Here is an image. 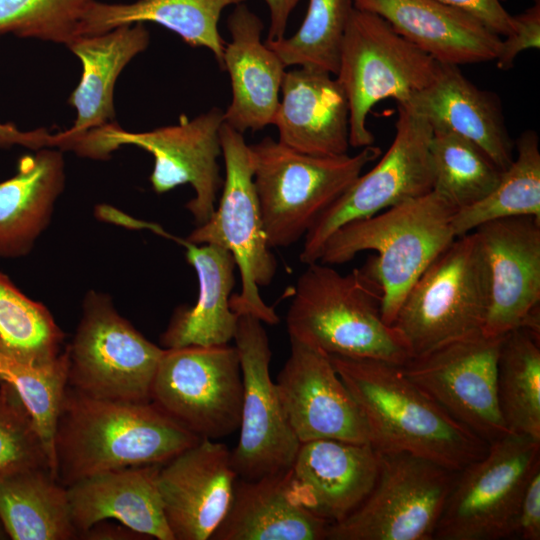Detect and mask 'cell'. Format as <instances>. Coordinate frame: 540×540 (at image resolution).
Returning a JSON list of instances; mask_svg holds the SVG:
<instances>
[{
  "instance_id": "cell-1",
  "label": "cell",
  "mask_w": 540,
  "mask_h": 540,
  "mask_svg": "<svg viewBox=\"0 0 540 540\" xmlns=\"http://www.w3.org/2000/svg\"><path fill=\"white\" fill-rule=\"evenodd\" d=\"M199 439L150 402L100 399L67 385L54 436L65 487L93 474L164 464Z\"/></svg>"
},
{
  "instance_id": "cell-2",
  "label": "cell",
  "mask_w": 540,
  "mask_h": 540,
  "mask_svg": "<svg viewBox=\"0 0 540 540\" xmlns=\"http://www.w3.org/2000/svg\"><path fill=\"white\" fill-rule=\"evenodd\" d=\"M341 380L368 425L380 452H405L459 472L481 458L489 444L451 417L414 384L401 365L331 355Z\"/></svg>"
},
{
  "instance_id": "cell-3",
  "label": "cell",
  "mask_w": 540,
  "mask_h": 540,
  "mask_svg": "<svg viewBox=\"0 0 540 540\" xmlns=\"http://www.w3.org/2000/svg\"><path fill=\"white\" fill-rule=\"evenodd\" d=\"M456 212L432 190L339 227L324 244L318 261L341 265L360 252L375 251L359 269L379 288L383 320L392 326L412 285L456 238Z\"/></svg>"
},
{
  "instance_id": "cell-4",
  "label": "cell",
  "mask_w": 540,
  "mask_h": 540,
  "mask_svg": "<svg viewBox=\"0 0 540 540\" xmlns=\"http://www.w3.org/2000/svg\"><path fill=\"white\" fill-rule=\"evenodd\" d=\"M377 285L360 269L346 275L319 261L299 276L286 315L290 339L328 356L373 358L403 365L409 346L381 313Z\"/></svg>"
},
{
  "instance_id": "cell-5",
  "label": "cell",
  "mask_w": 540,
  "mask_h": 540,
  "mask_svg": "<svg viewBox=\"0 0 540 540\" xmlns=\"http://www.w3.org/2000/svg\"><path fill=\"white\" fill-rule=\"evenodd\" d=\"M261 216L271 248L305 237L321 214L381 155L377 146L357 154L312 156L272 137L249 145Z\"/></svg>"
},
{
  "instance_id": "cell-6",
  "label": "cell",
  "mask_w": 540,
  "mask_h": 540,
  "mask_svg": "<svg viewBox=\"0 0 540 540\" xmlns=\"http://www.w3.org/2000/svg\"><path fill=\"white\" fill-rule=\"evenodd\" d=\"M490 303L486 258L474 231L458 236L406 294L394 326L412 356L482 331Z\"/></svg>"
},
{
  "instance_id": "cell-7",
  "label": "cell",
  "mask_w": 540,
  "mask_h": 540,
  "mask_svg": "<svg viewBox=\"0 0 540 540\" xmlns=\"http://www.w3.org/2000/svg\"><path fill=\"white\" fill-rule=\"evenodd\" d=\"M220 144L225 178L219 204L210 218L185 240L227 249L241 278V291L230 297L231 309L238 316L251 315L262 323L275 325L279 316L263 301L259 287L272 282L278 264L263 225L249 145L243 134L226 122L220 127Z\"/></svg>"
},
{
  "instance_id": "cell-8",
  "label": "cell",
  "mask_w": 540,
  "mask_h": 540,
  "mask_svg": "<svg viewBox=\"0 0 540 540\" xmlns=\"http://www.w3.org/2000/svg\"><path fill=\"white\" fill-rule=\"evenodd\" d=\"M437 62L383 18L353 8L344 32L336 79L349 106V144L373 145L367 117L378 102L405 104L434 77Z\"/></svg>"
},
{
  "instance_id": "cell-9",
  "label": "cell",
  "mask_w": 540,
  "mask_h": 540,
  "mask_svg": "<svg viewBox=\"0 0 540 540\" xmlns=\"http://www.w3.org/2000/svg\"><path fill=\"white\" fill-rule=\"evenodd\" d=\"M224 112L213 107L192 119L179 117L175 125L146 132H129L116 122L86 132L72 151L91 159H108L123 145H134L154 158L150 175L153 190L162 194L179 185L190 184L195 196L185 207L195 223H205L216 208L222 188L218 159L221 152L220 127Z\"/></svg>"
},
{
  "instance_id": "cell-10",
  "label": "cell",
  "mask_w": 540,
  "mask_h": 540,
  "mask_svg": "<svg viewBox=\"0 0 540 540\" xmlns=\"http://www.w3.org/2000/svg\"><path fill=\"white\" fill-rule=\"evenodd\" d=\"M68 353V386L91 397L150 402L165 348L144 337L120 315L108 294L91 290Z\"/></svg>"
},
{
  "instance_id": "cell-11",
  "label": "cell",
  "mask_w": 540,
  "mask_h": 540,
  "mask_svg": "<svg viewBox=\"0 0 540 540\" xmlns=\"http://www.w3.org/2000/svg\"><path fill=\"white\" fill-rule=\"evenodd\" d=\"M377 481L362 504L329 524L326 540H431L457 473L405 452H380Z\"/></svg>"
},
{
  "instance_id": "cell-12",
  "label": "cell",
  "mask_w": 540,
  "mask_h": 540,
  "mask_svg": "<svg viewBox=\"0 0 540 540\" xmlns=\"http://www.w3.org/2000/svg\"><path fill=\"white\" fill-rule=\"evenodd\" d=\"M540 465V441L509 433L457 473L439 518L437 540L511 539L526 483Z\"/></svg>"
},
{
  "instance_id": "cell-13",
  "label": "cell",
  "mask_w": 540,
  "mask_h": 540,
  "mask_svg": "<svg viewBox=\"0 0 540 540\" xmlns=\"http://www.w3.org/2000/svg\"><path fill=\"white\" fill-rule=\"evenodd\" d=\"M243 380L235 346L165 349L151 402L199 438L217 440L238 430Z\"/></svg>"
},
{
  "instance_id": "cell-14",
  "label": "cell",
  "mask_w": 540,
  "mask_h": 540,
  "mask_svg": "<svg viewBox=\"0 0 540 540\" xmlns=\"http://www.w3.org/2000/svg\"><path fill=\"white\" fill-rule=\"evenodd\" d=\"M395 136L378 163L359 177L321 214L305 235L299 259L317 262L328 238L341 226L375 215L433 190L430 124L397 104Z\"/></svg>"
},
{
  "instance_id": "cell-15",
  "label": "cell",
  "mask_w": 540,
  "mask_h": 540,
  "mask_svg": "<svg viewBox=\"0 0 540 540\" xmlns=\"http://www.w3.org/2000/svg\"><path fill=\"white\" fill-rule=\"evenodd\" d=\"M505 335L472 333L412 356L401 365L414 384L488 444L510 433L497 390L498 358Z\"/></svg>"
},
{
  "instance_id": "cell-16",
  "label": "cell",
  "mask_w": 540,
  "mask_h": 540,
  "mask_svg": "<svg viewBox=\"0 0 540 540\" xmlns=\"http://www.w3.org/2000/svg\"><path fill=\"white\" fill-rule=\"evenodd\" d=\"M233 341L241 364L243 398L232 466L239 478L249 480L285 472L300 442L270 377L272 352L266 330L259 319L240 315Z\"/></svg>"
},
{
  "instance_id": "cell-17",
  "label": "cell",
  "mask_w": 540,
  "mask_h": 540,
  "mask_svg": "<svg viewBox=\"0 0 540 540\" xmlns=\"http://www.w3.org/2000/svg\"><path fill=\"white\" fill-rule=\"evenodd\" d=\"M483 249L490 303L482 332L503 336L523 328L540 336V219L508 217L474 230Z\"/></svg>"
},
{
  "instance_id": "cell-18",
  "label": "cell",
  "mask_w": 540,
  "mask_h": 540,
  "mask_svg": "<svg viewBox=\"0 0 540 540\" xmlns=\"http://www.w3.org/2000/svg\"><path fill=\"white\" fill-rule=\"evenodd\" d=\"M290 343V355L275 384L299 442L337 439L370 443L363 413L330 357L299 341L290 339Z\"/></svg>"
},
{
  "instance_id": "cell-19",
  "label": "cell",
  "mask_w": 540,
  "mask_h": 540,
  "mask_svg": "<svg viewBox=\"0 0 540 540\" xmlns=\"http://www.w3.org/2000/svg\"><path fill=\"white\" fill-rule=\"evenodd\" d=\"M238 478L231 451L202 438L162 464L157 482L174 540H209L226 516Z\"/></svg>"
},
{
  "instance_id": "cell-20",
  "label": "cell",
  "mask_w": 540,
  "mask_h": 540,
  "mask_svg": "<svg viewBox=\"0 0 540 540\" xmlns=\"http://www.w3.org/2000/svg\"><path fill=\"white\" fill-rule=\"evenodd\" d=\"M380 467L381 453L371 443L320 439L300 443L289 470L299 502L329 525L362 504Z\"/></svg>"
},
{
  "instance_id": "cell-21",
  "label": "cell",
  "mask_w": 540,
  "mask_h": 540,
  "mask_svg": "<svg viewBox=\"0 0 540 540\" xmlns=\"http://www.w3.org/2000/svg\"><path fill=\"white\" fill-rule=\"evenodd\" d=\"M383 18L436 61L453 65L496 60L501 37L472 14L439 0H352Z\"/></svg>"
},
{
  "instance_id": "cell-22",
  "label": "cell",
  "mask_w": 540,
  "mask_h": 540,
  "mask_svg": "<svg viewBox=\"0 0 540 540\" xmlns=\"http://www.w3.org/2000/svg\"><path fill=\"white\" fill-rule=\"evenodd\" d=\"M433 130L460 135L483 149L504 171L514 158L499 97L474 85L457 65L437 62L431 82L405 104Z\"/></svg>"
},
{
  "instance_id": "cell-23",
  "label": "cell",
  "mask_w": 540,
  "mask_h": 540,
  "mask_svg": "<svg viewBox=\"0 0 540 540\" xmlns=\"http://www.w3.org/2000/svg\"><path fill=\"white\" fill-rule=\"evenodd\" d=\"M273 123L283 145L312 156L347 154L349 106L327 71L299 66L285 72Z\"/></svg>"
},
{
  "instance_id": "cell-24",
  "label": "cell",
  "mask_w": 540,
  "mask_h": 540,
  "mask_svg": "<svg viewBox=\"0 0 540 540\" xmlns=\"http://www.w3.org/2000/svg\"><path fill=\"white\" fill-rule=\"evenodd\" d=\"M161 465L110 470L67 486L78 539L97 523L113 519L146 538L174 540L158 488Z\"/></svg>"
},
{
  "instance_id": "cell-25",
  "label": "cell",
  "mask_w": 540,
  "mask_h": 540,
  "mask_svg": "<svg viewBox=\"0 0 540 540\" xmlns=\"http://www.w3.org/2000/svg\"><path fill=\"white\" fill-rule=\"evenodd\" d=\"M231 41L225 44L224 68L230 75L232 100L224 122L240 133L272 125L286 66L261 41L263 23L246 4L228 17Z\"/></svg>"
},
{
  "instance_id": "cell-26",
  "label": "cell",
  "mask_w": 540,
  "mask_h": 540,
  "mask_svg": "<svg viewBox=\"0 0 540 540\" xmlns=\"http://www.w3.org/2000/svg\"><path fill=\"white\" fill-rule=\"evenodd\" d=\"M145 24L137 22L118 26L105 33L83 35L67 47L82 64L81 79L68 98L76 110L73 125L62 131L65 150L86 132L115 122L113 93L124 67L149 45Z\"/></svg>"
},
{
  "instance_id": "cell-27",
  "label": "cell",
  "mask_w": 540,
  "mask_h": 540,
  "mask_svg": "<svg viewBox=\"0 0 540 540\" xmlns=\"http://www.w3.org/2000/svg\"><path fill=\"white\" fill-rule=\"evenodd\" d=\"M327 527L299 502L287 470L253 480L238 477L211 540H323Z\"/></svg>"
},
{
  "instance_id": "cell-28",
  "label": "cell",
  "mask_w": 540,
  "mask_h": 540,
  "mask_svg": "<svg viewBox=\"0 0 540 540\" xmlns=\"http://www.w3.org/2000/svg\"><path fill=\"white\" fill-rule=\"evenodd\" d=\"M186 250L188 263L198 279V297L194 305L176 309L160 336L165 349L187 346H218L234 339L239 316L230 307L235 285L236 262L225 248L197 245L171 236Z\"/></svg>"
},
{
  "instance_id": "cell-29",
  "label": "cell",
  "mask_w": 540,
  "mask_h": 540,
  "mask_svg": "<svg viewBox=\"0 0 540 540\" xmlns=\"http://www.w3.org/2000/svg\"><path fill=\"white\" fill-rule=\"evenodd\" d=\"M65 186L62 150L45 147L18 159L0 182V258L28 255L49 225Z\"/></svg>"
},
{
  "instance_id": "cell-30",
  "label": "cell",
  "mask_w": 540,
  "mask_h": 540,
  "mask_svg": "<svg viewBox=\"0 0 540 540\" xmlns=\"http://www.w3.org/2000/svg\"><path fill=\"white\" fill-rule=\"evenodd\" d=\"M245 0H137L103 3L94 0L80 23V36L96 35L118 26L154 22L180 36L191 47H205L224 68L226 42L218 31L222 11Z\"/></svg>"
},
{
  "instance_id": "cell-31",
  "label": "cell",
  "mask_w": 540,
  "mask_h": 540,
  "mask_svg": "<svg viewBox=\"0 0 540 540\" xmlns=\"http://www.w3.org/2000/svg\"><path fill=\"white\" fill-rule=\"evenodd\" d=\"M0 519L12 540L78 539L67 488L46 467L0 478Z\"/></svg>"
},
{
  "instance_id": "cell-32",
  "label": "cell",
  "mask_w": 540,
  "mask_h": 540,
  "mask_svg": "<svg viewBox=\"0 0 540 540\" xmlns=\"http://www.w3.org/2000/svg\"><path fill=\"white\" fill-rule=\"evenodd\" d=\"M498 402L510 433L540 441V336L507 333L498 358Z\"/></svg>"
},
{
  "instance_id": "cell-33",
  "label": "cell",
  "mask_w": 540,
  "mask_h": 540,
  "mask_svg": "<svg viewBox=\"0 0 540 540\" xmlns=\"http://www.w3.org/2000/svg\"><path fill=\"white\" fill-rule=\"evenodd\" d=\"M512 163L495 188L482 200L457 210L453 218L456 237L497 219L533 216L540 219V149L535 131H524L515 142Z\"/></svg>"
},
{
  "instance_id": "cell-34",
  "label": "cell",
  "mask_w": 540,
  "mask_h": 540,
  "mask_svg": "<svg viewBox=\"0 0 540 540\" xmlns=\"http://www.w3.org/2000/svg\"><path fill=\"white\" fill-rule=\"evenodd\" d=\"M64 339L65 334L50 310L25 295L0 271V351L44 367L62 355Z\"/></svg>"
},
{
  "instance_id": "cell-35",
  "label": "cell",
  "mask_w": 540,
  "mask_h": 540,
  "mask_svg": "<svg viewBox=\"0 0 540 540\" xmlns=\"http://www.w3.org/2000/svg\"><path fill=\"white\" fill-rule=\"evenodd\" d=\"M429 151L433 190L457 210L486 197L503 172L478 145L449 131L433 130Z\"/></svg>"
},
{
  "instance_id": "cell-36",
  "label": "cell",
  "mask_w": 540,
  "mask_h": 540,
  "mask_svg": "<svg viewBox=\"0 0 540 540\" xmlns=\"http://www.w3.org/2000/svg\"><path fill=\"white\" fill-rule=\"evenodd\" d=\"M352 0H309L304 21L291 37L266 40L286 67H313L336 75Z\"/></svg>"
},
{
  "instance_id": "cell-37",
  "label": "cell",
  "mask_w": 540,
  "mask_h": 540,
  "mask_svg": "<svg viewBox=\"0 0 540 540\" xmlns=\"http://www.w3.org/2000/svg\"><path fill=\"white\" fill-rule=\"evenodd\" d=\"M0 382L12 386L31 413L55 475L54 436L57 418L68 384V353L51 365L34 366L0 351Z\"/></svg>"
},
{
  "instance_id": "cell-38",
  "label": "cell",
  "mask_w": 540,
  "mask_h": 540,
  "mask_svg": "<svg viewBox=\"0 0 540 540\" xmlns=\"http://www.w3.org/2000/svg\"><path fill=\"white\" fill-rule=\"evenodd\" d=\"M94 0H0V34L65 44L80 36L82 17Z\"/></svg>"
},
{
  "instance_id": "cell-39",
  "label": "cell",
  "mask_w": 540,
  "mask_h": 540,
  "mask_svg": "<svg viewBox=\"0 0 540 540\" xmlns=\"http://www.w3.org/2000/svg\"><path fill=\"white\" fill-rule=\"evenodd\" d=\"M44 467L52 472L31 413L16 390L0 382V478Z\"/></svg>"
},
{
  "instance_id": "cell-40",
  "label": "cell",
  "mask_w": 540,
  "mask_h": 540,
  "mask_svg": "<svg viewBox=\"0 0 540 540\" xmlns=\"http://www.w3.org/2000/svg\"><path fill=\"white\" fill-rule=\"evenodd\" d=\"M514 17V30L501 42L500 52L496 58L497 67L508 70L513 67L517 55L527 49L540 47V3L534 5Z\"/></svg>"
},
{
  "instance_id": "cell-41",
  "label": "cell",
  "mask_w": 540,
  "mask_h": 540,
  "mask_svg": "<svg viewBox=\"0 0 540 540\" xmlns=\"http://www.w3.org/2000/svg\"><path fill=\"white\" fill-rule=\"evenodd\" d=\"M511 539H540V465L534 469L524 488Z\"/></svg>"
},
{
  "instance_id": "cell-42",
  "label": "cell",
  "mask_w": 540,
  "mask_h": 540,
  "mask_svg": "<svg viewBox=\"0 0 540 540\" xmlns=\"http://www.w3.org/2000/svg\"><path fill=\"white\" fill-rule=\"evenodd\" d=\"M439 1L472 14L500 37H506L514 30V17L504 8L502 0Z\"/></svg>"
},
{
  "instance_id": "cell-43",
  "label": "cell",
  "mask_w": 540,
  "mask_h": 540,
  "mask_svg": "<svg viewBox=\"0 0 540 540\" xmlns=\"http://www.w3.org/2000/svg\"><path fill=\"white\" fill-rule=\"evenodd\" d=\"M63 145L64 139L61 132L51 134L45 128L22 131L13 123H0V148L22 146L33 151L45 147L62 150Z\"/></svg>"
},
{
  "instance_id": "cell-44",
  "label": "cell",
  "mask_w": 540,
  "mask_h": 540,
  "mask_svg": "<svg viewBox=\"0 0 540 540\" xmlns=\"http://www.w3.org/2000/svg\"><path fill=\"white\" fill-rule=\"evenodd\" d=\"M270 14V26L266 40H279L285 37L287 23L292 10L300 0H264Z\"/></svg>"
},
{
  "instance_id": "cell-45",
  "label": "cell",
  "mask_w": 540,
  "mask_h": 540,
  "mask_svg": "<svg viewBox=\"0 0 540 540\" xmlns=\"http://www.w3.org/2000/svg\"><path fill=\"white\" fill-rule=\"evenodd\" d=\"M9 539V536L7 534V531L3 525V522L0 519V540H7Z\"/></svg>"
},
{
  "instance_id": "cell-46",
  "label": "cell",
  "mask_w": 540,
  "mask_h": 540,
  "mask_svg": "<svg viewBox=\"0 0 540 540\" xmlns=\"http://www.w3.org/2000/svg\"><path fill=\"white\" fill-rule=\"evenodd\" d=\"M502 1H504V0H502Z\"/></svg>"
}]
</instances>
